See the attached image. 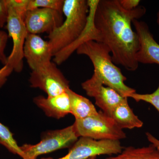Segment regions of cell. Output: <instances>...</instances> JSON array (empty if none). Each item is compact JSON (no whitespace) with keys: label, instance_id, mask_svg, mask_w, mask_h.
<instances>
[{"label":"cell","instance_id":"cell-1","mask_svg":"<svg viewBox=\"0 0 159 159\" xmlns=\"http://www.w3.org/2000/svg\"><path fill=\"white\" fill-rule=\"evenodd\" d=\"M96 41L110 50L113 61L125 70L134 71L139 67L136 54L140 48L138 34L132 27L133 20L146 12L143 6L132 10L124 9L119 0L88 1Z\"/></svg>","mask_w":159,"mask_h":159},{"label":"cell","instance_id":"cell-2","mask_svg":"<svg viewBox=\"0 0 159 159\" xmlns=\"http://www.w3.org/2000/svg\"><path fill=\"white\" fill-rule=\"evenodd\" d=\"M76 51L77 54L86 55L89 58L93 66L94 74H97L104 85L113 89L125 98L136 93L134 89L125 84L126 78L120 69L115 65L107 46L89 39L80 45Z\"/></svg>","mask_w":159,"mask_h":159},{"label":"cell","instance_id":"cell-3","mask_svg":"<svg viewBox=\"0 0 159 159\" xmlns=\"http://www.w3.org/2000/svg\"><path fill=\"white\" fill-rule=\"evenodd\" d=\"M62 12L65 20L48 36L53 57L74 43L83 33L88 23V1L64 0Z\"/></svg>","mask_w":159,"mask_h":159},{"label":"cell","instance_id":"cell-4","mask_svg":"<svg viewBox=\"0 0 159 159\" xmlns=\"http://www.w3.org/2000/svg\"><path fill=\"white\" fill-rule=\"evenodd\" d=\"M73 125L78 137L116 141L126 138V134L114 119L101 111L95 116L75 120Z\"/></svg>","mask_w":159,"mask_h":159},{"label":"cell","instance_id":"cell-5","mask_svg":"<svg viewBox=\"0 0 159 159\" xmlns=\"http://www.w3.org/2000/svg\"><path fill=\"white\" fill-rule=\"evenodd\" d=\"M78 138L72 125L62 129L46 132L43 134L39 143L24 144L20 148L25 155L24 159H37L42 155L72 147Z\"/></svg>","mask_w":159,"mask_h":159},{"label":"cell","instance_id":"cell-6","mask_svg":"<svg viewBox=\"0 0 159 159\" xmlns=\"http://www.w3.org/2000/svg\"><path fill=\"white\" fill-rule=\"evenodd\" d=\"M124 148L120 141L96 140L87 137H80L71 147L68 153L57 159H88L105 155L112 156L121 153Z\"/></svg>","mask_w":159,"mask_h":159},{"label":"cell","instance_id":"cell-7","mask_svg":"<svg viewBox=\"0 0 159 159\" xmlns=\"http://www.w3.org/2000/svg\"><path fill=\"white\" fill-rule=\"evenodd\" d=\"M30 86L44 92L48 97L57 96L70 89L69 81L54 62H50L32 70L29 79Z\"/></svg>","mask_w":159,"mask_h":159},{"label":"cell","instance_id":"cell-8","mask_svg":"<svg viewBox=\"0 0 159 159\" xmlns=\"http://www.w3.org/2000/svg\"><path fill=\"white\" fill-rule=\"evenodd\" d=\"M8 6V5H7ZM9 16L6 23L8 36L12 39L13 47L7 57V65L16 73H20L24 67V48L28 32L24 20L8 7Z\"/></svg>","mask_w":159,"mask_h":159},{"label":"cell","instance_id":"cell-9","mask_svg":"<svg viewBox=\"0 0 159 159\" xmlns=\"http://www.w3.org/2000/svg\"><path fill=\"white\" fill-rule=\"evenodd\" d=\"M81 87L88 96L95 99L96 105L101 111L110 116L117 106L128 100L113 89L104 85L94 73L90 79L82 83Z\"/></svg>","mask_w":159,"mask_h":159},{"label":"cell","instance_id":"cell-10","mask_svg":"<svg viewBox=\"0 0 159 159\" xmlns=\"http://www.w3.org/2000/svg\"><path fill=\"white\" fill-rule=\"evenodd\" d=\"M62 12L52 9L39 8L28 11L25 22L28 33L50 34L63 22Z\"/></svg>","mask_w":159,"mask_h":159},{"label":"cell","instance_id":"cell-11","mask_svg":"<svg viewBox=\"0 0 159 159\" xmlns=\"http://www.w3.org/2000/svg\"><path fill=\"white\" fill-rule=\"evenodd\" d=\"M132 25L139 36L140 48L136 58L138 63L159 65V44L154 38L149 27L142 21L134 20Z\"/></svg>","mask_w":159,"mask_h":159},{"label":"cell","instance_id":"cell-12","mask_svg":"<svg viewBox=\"0 0 159 159\" xmlns=\"http://www.w3.org/2000/svg\"><path fill=\"white\" fill-rule=\"evenodd\" d=\"M24 56L31 70H34L51 62L53 55L48 41L38 34L29 33L24 45Z\"/></svg>","mask_w":159,"mask_h":159},{"label":"cell","instance_id":"cell-13","mask_svg":"<svg viewBox=\"0 0 159 159\" xmlns=\"http://www.w3.org/2000/svg\"><path fill=\"white\" fill-rule=\"evenodd\" d=\"M33 101L49 117L59 119L70 114V98L67 92L53 97L38 96Z\"/></svg>","mask_w":159,"mask_h":159},{"label":"cell","instance_id":"cell-14","mask_svg":"<svg viewBox=\"0 0 159 159\" xmlns=\"http://www.w3.org/2000/svg\"><path fill=\"white\" fill-rule=\"evenodd\" d=\"M110 116L122 129H132L142 127L143 122L134 113L129 105L128 100L117 106Z\"/></svg>","mask_w":159,"mask_h":159},{"label":"cell","instance_id":"cell-15","mask_svg":"<svg viewBox=\"0 0 159 159\" xmlns=\"http://www.w3.org/2000/svg\"><path fill=\"white\" fill-rule=\"evenodd\" d=\"M66 92L70 98V114L74 116L75 120L85 119L98 113L95 106L89 99L77 93L70 88Z\"/></svg>","mask_w":159,"mask_h":159},{"label":"cell","instance_id":"cell-16","mask_svg":"<svg viewBox=\"0 0 159 159\" xmlns=\"http://www.w3.org/2000/svg\"><path fill=\"white\" fill-rule=\"evenodd\" d=\"M105 159H159V149L153 144L142 147H124L121 153Z\"/></svg>","mask_w":159,"mask_h":159},{"label":"cell","instance_id":"cell-17","mask_svg":"<svg viewBox=\"0 0 159 159\" xmlns=\"http://www.w3.org/2000/svg\"><path fill=\"white\" fill-rule=\"evenodd\" d=\"M0 144L6 147L10 152L14 154L17 155L23 159H25V155L20 146L14 139L13 134L9 129L0 122Z\"/></svg>","mask_w":159,"mask_h":159},{"label":"cell","instance_id":"cell-18","mask_svg":"<svg viewBox=\"0 0 159 159\" xmlns=\"http://www.w3.org/2000/svg\"><path fill=\"white\" fill-rule=\"evenodd\" d=\"M64 3V0H29L28 9L45 8L62 12Z\"/></svg>","mask_w":159,"mask_h":159},{"label":"cell","instance_id":"cell-19","mask_svg":"<svg viewBox=\"0 0 159 159\" xmlns=\"http://www.w3.org/2000/svg\"><path fill=\"white\" fill-rule=\"evenodd\" d=\"M127 98H131L137 102L144 101L153 106L159 113V84L157 89L152 93L139 94L133 93L129 95Z\"/></svg>","mask_w":159,"mask_h":159},{"label":"cell","instance_id":"cell-20","mask_svg":"<svg viewBox=\"0 0 159 159\" xmlns=\"http://www.w3.org/2000/svg\"><path fill=\"white\" fill-rule=\"evenodd\" d=\"M29 0H7L8 7L12 9L24 20L29 11Z\"/></svg>","mask_w":159,"mask_h":159},{"label":"cell","instance_id":"cell-21","mask_svg":"<svg viewBox=\"0 0 159 159\" xmlns=\"http://www.w3.org/2000/svg\"><path fill=\"white\" fill-rule=\"evenodd\" d=\"M8 34L4 31L0 30V62L4 65L7 62V57L5 53L7 42H8Z\"/></svg>","mask_w":159,"mask_h":159},{"label":"cell","instance_id":"cell-22","mask_svg":"<svg viewBox=\"0 0 159 159\" xmlns=\"http://www.w3.org/2000/svg\"><path fill=\"white\" fill-rule=\"evenodd\" d=\"M9 16V10L7 0H0V29L7 23Z\"/></svg>","mask_w":159,"mask_h":159},{"label":"cell","instance_id":"cell-23","mask_svg":"<svg viewBox=\"0 0 159 159\" xmlns=\"http://www.w3.org/2000/svg\"><path fill=\"white\" fill-rule=\"evenodd\" d=\"M13 71L12 69L7 65H4L0 69V89L6 84L8 77Z\"/></svg>","mask_w":159,"mask_h":159},{"label":"cell","instance_id":"cell-24","mask_svg":"<svg viewBox=\"0 0 159 159\" xmlns=\"http://www.w3.org/2000/svg\"><path fill=\"white\" fill-rule=\"evenodd\" d=\"M121 6L124 9L132 10L139 7L140 1L139 0H119Z\"/></svg>","mask_w":159,"mask_h":159},{"label":"cell","instance_id":"cell-25","mask_svg":"<svg viewBox=\"0 0 159 159\" xmlns=\"http://www.w3.org/2000/svg\"><path fill=\"white\" fill-rule=\"evenodd\" d=\"M157 24L158 25L159 31V7L158 11L157 13Z\"/></svg>","mask_w":159,"mask_h":159},{"label":"cell","instance_id":"cell-26","mask_svg":"<svg viewBox=\"0 0 159 159\" xmlns=\"http://www.w3.org/2000/svg\"><path fill=\"white\" fill-rule=\"evenodd\" d=\"M88 159H97V157H93L90 158Z\"/></svg>","mask_w":159,"mask_h":159}]
</instances>
